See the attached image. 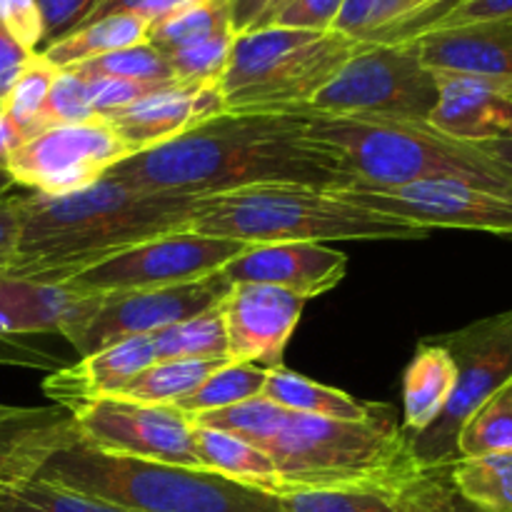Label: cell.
<instances>
[{
  "instance_id": "obj_37",
  "label": "cell",
  "mask_w": 512,
  "mask_h": 512,
  "mask_svg": "<svg viewBox=\"0 0 512 512\" xmlns=\"http://www.w3.org/2000/svg\"><path fill=\"white\" fill-rule=\"evenodd\" d=\"M78 75L85 80L93 78H120V80H140V83H178L170 70L168 58L160 53L155 45L148 40L140 45H130V48L115 50V53L100 55V58L85 60V63L73 65Z\"/></svg>"
},
{
  "instance_id": "obj_18",
  "label": "cell",
  "mask_w": 512,
  "mask_h": 512,
  "mask_svg": "<svg viewBox=\"0 0 512 512\" xmlns=\"http://www.w3.org/2000/svg\"><path fill=\"white\" fill-rule=\"evenodd\" d=\"M438 103L428 125L460 143L512 138V80L435 73Z\"/></svg>"
},
{
  "instance_id": "obj_51",
  "label": "cell",
  "mask_w": 512,
  "mask_h": 512,
  "mask_svg": "<svg viewBox=\"0 0 512 512\" xmlns=\"http://www.w3.org/2000/svg\"><path fill=\"white\" fill-rule=\"evenodd\" d=\"M480 148L490 155V158L498 160L503 168H508L512 173V138H500V140H490V143H483Z\"/></svg>"
},
{
  "instance_id": "obj_32",
  "label": "cell",
  "mask_w": 512,
  "mask_h": 512,
  "mask_svg": "<svg viewBox=\"0 0 512 512\" xmlns=\"http://www.w3.org/2000/svg\"><path fill=\"white\" fill-rule=\"evenodd\" d=\"M512 18V0H445L435 8L425 10L418 18L398 25L375 43H408L433 30L460 28V25L488 23V20Z\"/></svg>"
},
{
  "instance_id": "obj_9",
  "label": "cell",
  "mask_w": 512,
  "mask_h": 512,
  "mask_svg": "<svg viewBox=\"0 0 512 512\" xmlns=\"http://www.w3.org/2000/svg\"><path fill=\"white\" fill-rule=\"evenodd\" d=\"M433 340L453 358L458 383L443 415L428 430L410 438L420 470L445 468L460 460L458 435L465 420L485 400L512 385V308L465 328L433 335Z\"/></svg>"
},
{
  "instance_id": "obj_30",
  "label": "cell",
  "mask_w": 512,
  "mask_h": 512,
  "mask_svg": "<svg viewBox=\"0 0 512 512\" xmlns=\"http://www.w3.org/2000/svg\"><path fill=\"white\" fill-rule=\"evenodd\" d=\"M428 8L430 0H345L333 30L360 43H375Z\"/></svg>"
},
{
  "instance_id": "obj_28",
  "label": "cell",
  "mask_w": 512,
  "mask_h": 512,
  "mask_svg": "<svg viewBox=\"0 0 512 512\" xmlns=\"http://www.w3.org/2000/svg\"><path fill=\"white\" fill-rule=\"evenodd\" d=\"M455 488L490 512H512V453L460 458L450 465Z\"/></svg>"
},
{
  "instance_id": "obj_33",
  "label": "cell",
  "mask_w": 512,
  "mask_h": 512,
  "mask_svg": "<svg viewBox=\"0 0 512 512\" xmlns=\"http://www.w3.org/2000/svg\"><path fill=\"white\" fill-rule=\"evenodd\" d=\"M265 375H268V370L260 368V365L228 363L220 370H215L193 395H188L175 408H180L188 415H200L260 398L265 388Z\"/></svg>"
},
{
  "instance_id": "obj_2",
  "label": "cell",
  "mask_w": 512,
  "mask_h": 512,
  "mask_svg": "<svg viewBox=\"0 0 512 512\" xmlns=\"http://www.w3.org/2000/svg\"><path fill=\"white\" fill-rule=\"evenodd\" d=\"M198 200L145 193L110 175L68 195H20L18 255L5 275L60 285L143 240L188 230Z\"/></svg>"
},
{
  "instance_id": "obj_48",
  "label": "cell",
  "mask_w": 512,
  "mask_h": 512,
  "mask_svg": "<svg viewBox=\"0 0 512 512\" xmlns=\"http://www.w3.org/2000/svg\"><path fill=\"white\" fill-rule=\"evenodd\" d=\"M198 3H203V0H145V3L135 10V15H140L150 28V25L160 23V20H168L170 15L193 8V5Z\"/></svg>"
},
{
  "instance_id": "obj_5",
  "label": "cell",
  "mask_w": 512,
  "mask_h": 512,
  "mask_svg": "<svg viewBox=\"0 0 512 512\" xmlns=\"http://www.w3.org/2000/svg\"><path fill=\"white\" fill-rule=\"evenodd\" d=\"M188 230L245 245L423 240L430 235L418 225L360 208L335 190L308 185H255L200 198Z\"/></svg>"
},
{
  "instance_id": "obj_1",
  "label": "cell",
  "mask_w": 512,
  "mask_h": 512,
  "mask_svg": "<svg viewBox=\"0 0 512 512\" xmlns=\"http://www.w3.org/2000/svg\"><path fill=\"white\" fill-rule=\"evenodd\" d=\"M110 178L183 198H210L255 185L348 190L353 178L328 145L308 135L300 115H220L188 133L128 155Z\"/></svg>"
},
{
  "instance_id": "obj_40",
  "label": "cell",
  "mask_w": 512,
  "mask_h": 512,
  "mask_svg": "<svg viewBox=\"0 0 512 512\" xmlns=\"http://www.w3.org/2000/svg\"><path fill=\"white\" fill-rule=\"evenodd\" d=\"M280 498L285 512H400L395 495L378 490H295Z\"/></svg>"
},
{
  "instance_id": "obj_52",
  "label": "cell",
  "mask_w": 512,
  "mask_h": 512,
  "mask_svg": "<svg viewBox=\"0 0 512 512\" xmlns=\"http://www.w3.org/2000/svg\"><path fill=\"white\" fill-rule=\"evenodd\" d=\"M13 188H15V183H13V178L8 175V170H0V198L8 193H13Z\"/></svg>"
},
{
  "instance_id": "obj_25",
  "label": "cell",
  "mask_w": 512,
  "mask_h": 512,
  "mask_svg": "<svg viewBox=\"0 0 512 512\" xmlns=\"http://www.w3.org/2000/svg\"><path fill=\"white\" fill-rule=\"evenodd\" d=\"M145 40H148V23L135 13H118L80 25L78 30L60 38L58 43L40 50V55L53 68L65 70L85 63V60L100 58V55L130 48V45H140Z\"/></svg>"
},
{
  "instance_id": "obj_23",
  "label": "cell",
  "mask_w": 512,
  "mask_h": 512,
  "mask_svg": "<svg viewBox=\"0 0 512 512\" xmlns=\"http://www.w3.org/2000/svg\"><path fill=\"white\" fill-rule=\"evenodd\" d=\"M263 398L280 405L288 413L330 420H360L368 418L378 408V403H363V400L353 398L345 390L315 383V380L305 378V375L295 373V370H288L285 365L268 368Z\"/></svg>"
},
{
  "instance_id": "obj_10",
  "label": "cell",
  "mask_w": 512,
  "mask_h": 512,
  "mask_svg": "<svg viewBox=\"0 0 512 512\" xmlns=\"http://www.w3.org/2000/svg\"><path fill=\"white\" fill-rule=\"evenodd\" d=\"M248 248L245 243L228 238L178 230L125 248L100 263L88 265L70 275L68 290L80 295H113L130 290L168 288V285L193 283L220 273L230 260Z\"/></svg>"
},
{
  "instance_id": "obj_39",
  "label": "cell",
  "mask_w": 512,
  "mask_h": 512,
  "mask_svg": "<svg viewBox=\"0 0 512 512\" xmlns=\"http://www.w3.org/2000/svg\"><path fill=\"white\" fill-rule=\"evenodd\" d=\"M235 35H238L235 30H225V33L210 35V38L198 40V43L185 45V48L163 53L168 58L175 80L185 85L218 83L223 78L225 68H228Z\"/></svg>"
},
{
  "instance_id": "obj_35",
  "label": "cell",
  "mask_w": 512,
  "mask_h": 512,
  "mask_svg": "<svg viewBox=\"0 0 512 512\" xmlns=\"http://www.w3.org/2000/svg\"><path fill=\"white\" fill-rule=\"evenodd\" d=\"M512 453V385L485 400L460 428V458Z\"/></svg>"
},
{
  "instance_id": "obj_41",
  "label": "cell",
  "mask_w": 512,
  "mask_h": 512,
  "mask_svg": "<svg viewBox=\"0 0 512 512\" xmlns=\"http://www.w3.org/2000/svg\"><path fill=\"white\" fill-rule=\"evenodd\" d=\"M93 103H90L88 80L75 70H58L48 93L45 120L48 128L53 125H83L95 120Z\"/></svg>"
},
{
  "instance_id": "obj_22",
  "label": "cell",
  "mask_w": 512,
  "mask_h": 512,
  "mask_svg": "<svg viewBox=\"0 0 512 512\" xmlns=\"http://www.w3.org/2000/svg\"><path fill=\"white\" fill-rule=\"evenodd\" d=\"M458 370L448 350L433 338L423 340L403 375V430L408 438L428 430L448 408Z\"/></svg>"
},
{
  "instance_id": "obj_44",
  "label": "cell",
  "mask_w": 512,
  "mask_h": 512,
  "mask_svg": "<svg viewBox=\"0 0 512 512\" xmlns=\"http://www.w3.org/2000/svg\"><path fill=\"white\" fill-rule=\"evenodd\" d=\"M343 3L345 0H290V3L270 20V25L328 33V30H333Z\"/></svg>"
},
{
  "instance_id": "obj_42",
  "label": "cell",
  "mask_w": 512,
  "mask_h": 512,
  "mask_svg": "<svg viewBox=\"0 0 512 512\" xmlns=\"http://www.w3.org/2000/svg\"><path fill=\"white\" fill-rule=\"evenodd\" d=\"M173 83H140V80H120V78H93L88 80L90 103L98 118L123 110L133 105L135 100L145 98V95L155 93V90L165 88Z\"/></svg>"
},
{
  "instance_id": "obj_19",
  "label": "cell",
  "mask_w": 512,
  "mask_h": 512,
  "mask_svg": "<svg viewBox=\"0 0 512 512\" xmlns=\"http://www.w3.org/2000/svg\"><path fill=\"white\" fill-rule=\"evenodd\" d=\"M153 363H158V355L150 335L125 338L90 355H80L78 363L68 368L53 370L43 380V393L63 410L88 400L120 398V393Z\"/></svg>"
},
{
  "instance_id": "obj_29",
  "label": "cell",
  "mask_w": 512,
  "mask_h": 512,
  "mask_svg": "<svg viewBox=\"0 0 512 512\" xmlns=\"http://www.w3.org/2000/svg\"><path fill=\"white\" fill-rule=\"evenodd\" d=\"M55 73H58V68H53L40 53H35L23 68V73L18 75L13 88H10L3 110L15 133H18L20 143L48 128L45 105H48V93Z\"/></svg>"
},
{
  "instance_id": "obj_50",
  "label": "cell",
  "mask_w": 512,
  "mask_h": 512,
  "mask_svg": "<svg viewBox=\"0 0 512 512\" xmlns=\"http://www.w3.org/2000/svg\"><path fill=\"white\" fill-rule=\"evenodd\" d=\"M20 145V138L18 133H15V128L10 125L8 115H5L3 105H0V170L8 168V160L10 155H13V150Z\"/></svg>"
},
{
  "instance_id": "obj_6",
  "label": "cell",
  "mask_w": 512,
  "mask_h": 512,
  "mask_svg": "<svg viewBox=\"0 0 512 512\" xmlns=\"http://www.w3.org/2000/svg\"><path fill=\"white\" fill-rule=\"evenodd\" d=\"M38 478L130 512H285L280 495L203 468L95 453L78 438L58 450Z\"/></svg>"
},
{
  "instance_id": "obj_8",
  "label": "cell",
  "mask_w": 512,
  "mask_h": 512,
  "mask_svg": "<svg viewBox=\"0 0 512 512\" xmlns=\"http://www.w3.org/2000/svg\"><path fill=\"white\" fill-rule=\"evenodd\" d=\"M435 103L438 78L415 43H363L295 115L428 123Z\"/></svg>"
},
{
  "instance_id": "obj_7",
  "label": "cell",
  "mask_w": 512,
  "mask_h": 512,
  "mask_svg": "<svg viewBox=\"0 0 512 512\" xmlns=\"http://www.w3.org/2000/svg\"><path fill=\"white\" fill-rule=\"evenodd\" d=\"M360 40L343 33H318L268 25L238 33L228 68L218 80L228 115H295L310 103Z\"/></svg>"
},
{
  "instance_id": "obj_34",
  "label": "cell",
  "mask_w": 512,
  "mask_h": 512,
  "mask_svg": "<svg viewBox=\"0 0 512 512\" xmlns=\"http://www.w3.org/2000/svg\"><path fill=\"white\" fill-rule=\"evenodd\" d=\"M190 418L198 428L223 430V433L235 435V438L265 450V445L275 438L280 425L288 418V410L260 395V398L245 400V403L230 405V408L210 410V413L190 415Z\"/></svg>"
},
{
  "instance_id": "obj_26",
  "label": "cell",
  "mask_w": 512,
  "mask_h": 512,
  "mask_svg": "<svg viewBox=\"0 0 512 512\" xmlns=\"http://www.w3.org/2000/svg\"><path fill=\"white\" fill-rule=\"evenodd\" d=\"M230 360H158L145 368L120 398L148 405H178Z\"/></svg>"
},
{
  "instance_id": "obj_46",
  "label": "cell",
  "mask_w": 512,
  "mask_h": 512,
  "mask_svg": "<svg viewBox=\"0 0 512 512\" xmlns=\"http://www.w3.org/2000/svg\"><path fill=\"white\" fill-rule=\"evenodd\" d=\"M20 240V195H3L0 198V275L10 270L18 255Z\"/></svg>"
},
{
  "instance_id": "obj_3",
  "label": "cell",
  "mask_w": 512,
  "mask_h": 512,
  "mask_svg": "<svg viewBox=\"0 0 512 512\" xmlns=\"http://www.w3.org/2000/svg\"><path fill=\"white\" fill-rule=\"evenodd\" d=\"M280 478V495L295 490H378L398 495L420 473L408 433L390 405L360 420L288 413L265 445Z\"/></svg>"
},
{
  "instance_id": "obj_36",
  "label": "cell",
  "mask_w": 512,
  "mask_h": 512,
  "mask_svg": "<svg viewBox=\"0 0 512 512\" xmlns=\"http://www.w3.org/2000/svg\"><path fill=\"white\" fill-rule=\"evenodd\" d=\"M0 512H130L108 500L90 498L60 488L48 480L33 478L23 485L0 488Z\"/></svg>"
},
{
  "instance_id": "obj_4",
  "label": "cell",
  "mask_w": 512,
  "mask_h": 512,
  "mask_svg": "<svg viewBox=\"0 0 512 512\" xmlns=\"http://www.w3.org/2000/svg\"><path fill=\"white\" fill-rule=\"evenodd\" d=\"M308 135L328 145L353 178L348 190H388L423 180H458L512 198V173L480 145L460 143L408 120L300 115Z\"/></svg>"
},
{
  "instance_id": "obj_12",
  "label": "cell",
  "mask_w": 512,
  "mask_h": 512,
  "mask_svg": "<svg viewBox=\"0 0 512 512\" xmlns=\"http://www.w3.org/2000/svg\"><path fill=\"white\" fill-rule=\"evenodd\" d=\"M230 288L233 283L223 273H215L203 280L168 288L93 295L83 318L65 330L63 338L80 355H90L118 340L153 335L180 320L218 308Z\"/></svg>"
},
{
  "instance_id": "obj_31",
  "label": "cell",
  "mask_w": 512,
  "mask_h": 512,
  "mask_svg": "<svg viewBox=\"0 0 512 512\" xmlns=\"http://www.w3.org/2000/svg\"><path fill=\"white\" fill-rule=\"evenodd\" d=\"M225 30H235L230 0H203L193 8L170 15L168 20L150 25L148 43L155 45L160 53H170Z\"/></svg>"
},
{
  "instance_id": "obj_15",
  "label": "cell",
  "mask_w": 512,
  "mask_h": 512,
  "mask_svg": "<svg viewBox=\"0 0 512 512\" xmlns=\"http://www.w3.org/2000/svg\"><path fill=\"white\" fill-rule=\"evenodd\" d=\"M308 300L273 285L235 283L220 303L230 363L283 365L285 348Z\"/></svg>"
},
{
  "instance_id": "obj_24",
  "label": "cell",
  "mask_w": 512,
  "mask_h": 512,
  "mask_svg": "<svg viewBox=\"0 0 512 512\" xmlns=\"http://www.w3.org/2000/svg\"><path fill=\"white\" fill-rule=\"evenodd\" d=\"M193 445L198 465L208 473L280 495L278 470L265 450L255 448L235 435L223 433V430L198 428V425H195Z\"/></svg>"
},
{
  "instance_id": "obj_38",
  "label": "cell",
  "mask_w": 512,
  "mask_h": 512,
  "mask_svg": "<svg viewBox=\"0 0 512 512\" xmlns=\"http://www.w3.org/2000/svg\"><path fill=\"white\" fill-rule=\"evenodd\" d=\"M395 503L400 512H490L455 488L450 478V465L420 470L410 483L398 490Z\"/></svg>"
},
{
  "instance_id": "obj_43",
  "label": "cell",
  "mask_w": 512,
  "mask_h": 512,
  "mask_svg": "<svg viewBox=\"0 0 512 512\" xmlns=\"http://www.w3.org/2000/svg\"><path fill=\"white\" fill-rule=\"evenodd\" d=\"M35 3H38L40 18H43V45H40V50H45L48 45L58 43L60 38L73 33L75 28H80L98 0H35Z\"/></svg>"
},
{
  "instance_id": "obj_49",
  "label": "cell",
  "mask_w": 512,
  "mask_h": 512,
  "mask_svg": "<svg viewBox=\"0 0 512 512\" xmlns=\"http://www.w3.org/2000/svg\"><path fill=\"white\" fill-rule=\"evenodd\" d=\"M143 3L145 0H98V3H95V8L90 10L88 18H85L83 25L93 23V20H100V18H108V15L135 13V10H138Z\"/></svg>"
},
{
  "instance_id": "obj_20",
  "label": "cell",
  "mask_w": 512,
  "mask_h": 512,
  "mask_svg": "<svg viewBox=\"0 0 512 512\" xmlns=\"http://www.w3.org/2000/svg\"><path fill=\"white\" fill-rule=\"evenodd\" d=\"M73 440L68 410L0 403V488L38 478L40 468Z\"/></svg>"
},
{
  "instance_id": "obj_14",
  "label": "cell",
  "mask_w": 512,
  "mask_h": 512,
  "mask_svg": "<svg viewBox=\"0 0 512 512\" xmlns=\"http://www.w3.org/2000/svg\"><path fill=\"white\" fill-rule=\"evenodd\" d=\"M340 198L425 230L455 228L512 238V198L458 183L423 180L388 190H335Z\"/></svg>"
},
{
  "instance_id": "obj_45",
  "label": "cell",
  "mask_w": 512,
  "mask_h": 512,
  "mask_svg": "<svg viewBox=\"0 0 512 512\" xmlns=\"http://www.w3.org/2000/svg\"><path fill=\"white\" fill-rule=\"evenodd\" d=\"M0 25L30 53L43 45V18L35 0H0Z\"/></svg>"
},
{
  "instance_id": "obj_11",
  "label": "cell",
  "mask_w": 512,
  "mask_h": 512,
  "mask_svg": "<svg viewBox=\"0 0 512 512\" xmlns=\"http://www.w3.org/2000/svg\"><path fill=\"white\" fill-rule=\"evenodd\" d=\"M78 443L115 458L200 468L195 425L175 405H148L128 398H100L68 410Z\"/></svg>"
},
{
  "instance_id": "obj_27",
  "label": "cell",
  "mask_w": 512,
  "mask_h": 512,
  "mask_svg": "<svg viewBox=\"0 0 512 512\" xmlns=\"http://www.w3.org/2000/svg\"><path fill=\"white\" fill-rule=\"evenodd\" d=\"M150 338L158 360H230L220 305L168 325Z\"/></svg>"
},
{
  "instance_id": "obj_16",
  "label": "cell",
  "mask_w": 512,
  "mask_h": 512,
  "mask_svg": "<svg viewBox=\"0 0 512 512\" xmlns=\"http://www.w3.org/2000/svg\"><path fill=\"white\" fill-rule=\"evenodd\" d=\"M220 115H225V100L218 83H173L100 120H105L128 153L135 155L158 148Z\"/></svg>"
},
{
  "instance_id": "obj_47",
  "label": "cell",
  "mask_w": 512,
  "mask_h": 512,
  "mask_svg": "<svg viewBox=\"0 0 512 512\" xmlns=\"http://www.w3.org/2000/svg\"><path fill=\"white\" fill-rule=\"evenodd\" d=\"M35 53L25 50L8 30L0 25V105L8 98L10 88L15 85L18 75L23 73V68L28 65V60L33 58Z\"/></svg>"
},
{
  "instance_id": "obj_21",
  "label": "cell",
  "mask_w": 512,
  "mask_h": 512,
  "mask_svg": "<svg viewBox=\"0 0 512 512\" xmlns=\"http://www.w3.org/2000/svg\"><path fill=\"white\" fill-rule=\"evenodd\" d=\"M410 43L433 73L512 80V18L433 30Z\"/></svg>"
},
{
  "instance_id": "obj_17",
  "label": "cell",
  "mask_w": 512,
  "mask_h": 512,
  "mask_svg": "<svg viewBox=\"0 0 512 512\" xmlns=\"http://www.w3.org/2000/svg\"><path fill=\"white\" fill-rule=\"evenodd\" d=\"M220 273L233 285H273L310 300L343 283L348 255L325 243L248 245Z\"/></svg>"
},
{
  "instance_id": "obj_13",
  "label": "cell",
  "mask_w": 512,
  "mask_h": 512,
  "mask_svg": "<svg viewBox=\"0 0 512 512\" xmlns=\"http://www.w3.org/2000/svg\"><path fill=\"white\" fill-rule=\"evenodd\" d=\"M128 155L115 130L95 118L83 125L45 128L13 150L5 170L15 185L38 195H68L98 183Z\"/></svg>"
}]
</instances>
